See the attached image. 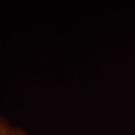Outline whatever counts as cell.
Here are the masks:
<instances>
[{"label": "cell", "instance_id": "6da1fadb", "mask_svg": "<svg viewBox=\"0 0 135 135\" xmlns=\"http://www.w3.org/2000/svg\"><path fill=\"white\" fill-rule=\"evenodd\" d=\"M24 131L19 127L11 126L5 116H0V135H20Z\"/></svg>", "mask_w": 135, "mask_h": 135}, {"label": "cell", "instance_id": "7a4b0ae2", "mask_svg": "<svg viewBox=\"0 0 135 135\" xmlns=\"http://www.w3.org/2000/svg\"><path fill=\"white\" fill-rule=\"evenodd\" d=\"M20 135H30V134H29V133H27V132H26V131H25L24 132H23V134H20Z\"/></svg>", "mask_w": 135, "mask_h": 135}]
</instances>
